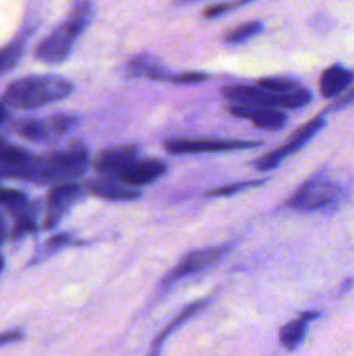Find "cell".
<instances>
[{
	"label": "cell",
	"instance_id": "1",
	"mask_svg": "<svg viewBox=\"0 0 354 356\" xmlns=\"http://www.w3.org/2000/svg\"><path fill=\"white\" fill-rule=\"evenodd\" d=\"M89 163V149L82 143L59 148L45 156H33L24 169V181L37 184H65L82 176Z\"/></svg>",
	"mask_w": 354,
	"mask_h": 356
},
{
	"label": "cell",
	"instance_id": "2",
	"mask_svg": "<svg viewBox=\"0 0 354 356\" xmlns=\"http://www.w3.org/2000/svg\"><path fill=\"white\" fill-rule=\"evenodd\" d=\"M69 80L59 75H33L14 80L3 92V103L17 110H33L56 103L71 94Z\"/></svg>",
	"mask_w": 354,
	"mask_h": 356
},
{
	"label": "cell",
	"instance_id": "3",
	"mask_svg": "<svg viewBox=\"0 0 354 356\" xmlns=\"http://www.w3.org/2000/svg\"><path fill=\"white\" fill-rule=\"evenodd\" d=\"M92 17V6L83 0L71 13L68 21L56 28L37 47V58L44 63H62L71 52L76 37L82 33Z\"/></svg>",
	"mask_w": 354,
	"mask_h": 356
},
{
	"label": "cell",
	"instance_id": "4",
	"mask_svg": "<svg viewBox=\"0 0 354 356\" xmlns=\"http://www.w3.org/2000/svg\"><path fill=\"white\" fill-rule=\"evenodd\" d=\"M222 96L231 101L233 104L243 106H264V108H287L295 110L311 103L312 96L307 89L297 87L290 92H269L260 87L250 86H229L222 89Z\"/></svg>",
	"mask_w": 354,
	"mask_h": 356
},
{
	"label": "cell",
	"instance_id": "5",
	"mask_svg": "<svg viewBox=\"0 0 354 356\" xmlns=\"http://www.w3.org/2000/svg\"><path fill=\"white\" fill-rule=\"evenodd\" d=\"M340 197L339 184L328 177H312L307 179L288 200V207L297 211H316L335 204Z\"/></svg>",
	"mask_w": 354,
	"mask_h": 356
},
{
	"label": "cell",
	"instance_id": "6",
	"mask_svg": "<svg viewBox=\"0 0 354 356\" xmlns=\"http://www.w3.org/2000/svg\"><path fill=\"white\" fill-rule=\"evenodd\" d=\"M231 249V243H224V245L210 247V249H200L193 250V252L187 254L186 257L179 261L176 268L167 275L162 280V287H172L174 284H177L183 278L189 277V275L198 273L201 270H207L208 266H212L214 263H217L224 254L229 252Z\"/></svg>",
	"mask_w": 354,
	"mask_h": 356
},
{
	"label": "cell",
	"instance_id": "7",
	"mask_svg": "<svg viewBox=\"0 0 354 356\" xmlns=\"http://www.w3.org/2000/svg\"><path fill=\"white\" fill-rule=\"evenodd\" d=\"M259 141H233V139H170L165 148L174 155H200V153L233 152V149L259 148Z\"/></svg>",
	"mask_w": 354,
	"mask_h": 356
},
{
	"label": "cell",
	"instance_id": "8",
	"mask_svg": "<svg viewBox=\"0 0 354 356\" xmlns=\"http://www.w3.org/2000/svg\"><path fill=\"white\" fill-rule=\"evenodd\" d=\"M323 125H325V117H323V115L311 118L307 124L302 125L298 131H295V134L292 136V139L287 145L274 149V152L266 153V155L260 156L259 160H255V167L259 170H271L274 169V167H278L288 155H294V153L298 152L302 146L307 145V143L311 141V138H314V136L321 131Z\"/></svg>",
	"mask_w": 354,
	"mask_h": 356
},
{
	"label": "cell",
	"instance_id": "9",
	"mask_svg": "<svg viewBox=\"0 0 354 356\" xmlns=\"http://www.w3.org/2000/svg\"><path fill=\"white\" fill-rule=\"evenodd\" d=\"M76 117L71 115H54L47 118H30L21 120L17 124V134L30 141H47V139L59 138L71 131L76 125Z\"/></svg>",
	"mask_w": 354,
	"mask_h": 356
},
{
	"label": "cell",
	"instance_id": "10",
	"mask_svg": "<svg viewBox=\"0 0 354 356\" xmlns=\"http://www.w3.org/2000/svg\"><path fill=\"white\" fill-rule=\"evenodd\" d=\"M82 197V188L75 183L58 184L51 190L45 200V216H44V228H54L59 219L66 214L69 207Z\"/></svg>",
	"mask_w": 354,
	"mask_h": 356
},
{
	"label": "cell",
	"instance_id": "11",
	"mask_svg": "<svg viewBox=\"0 0 354 356\" xmlns=\"http://www.w3.org/2000/svg\"><path fill=\"white\" fill-rule=\"evenodd\" d=\"M167 172L165 162L156 159H135L134 162L128 163L127 167L115 174V179L120 181L121 184L127 186H144V184L155 183L156 179Z\"/></svg>",
	"mask_w": 354,
	"mask_h": 356
},
{
	"label": "cell",
	"instance_id": "12",
	"mask_svg": "<svg viewBox=\"0 0 354 356\" xmlns=\"http://www.w3.org/2000/svg\"><path fill=\"white\" fill-rule=\"evenodd\" d=\"M233 117L245 118L252 122L255 127L262 131H280L287 124V115L278 108H264V106H243V104H231L228 108Z\"/></svg>",
	"mask_w": 354,
	"mask_h": 356
},
{
	"label": "cell",
	"instance_id": "13",
	"mask_svg": "<svg viewBox=\"0 0 354 356\" xmlns=\"http://www.w3.org/2000/svg\"><path fill=\"white\" fill-rule=\"evenodd\" d=\"M139 148L134 145H124V146H115V148L104 149L96 160H94V169L99 174L106 176H115L120 172L124 167L128 163L134 162L137 159Z\"/></svg>",
	"mask_w": 354,
	"mask_h": 356
},
{
	"label": "cell",
	"instance_id": "14",
	"mask_svg": "<svg viewBox=\"0 0 354 356\" xmlns=\"http://www.w3.org/2000/svg\"><path fill=\"white\" fill-rule=\"evenodd\" d=\"M87 190H89V193L110 202H130L141 197V193L135 188L121 184L120 181L110 179V177H101V179L89 181L87 183Z\"/></svg>",
	"mask_w": 354,
	"mask_h": 356
},
{
	"label": "cell",
	"instance_id": "15",
	"mask_svg": "<svg viewBox=\"0 0 354 356\" xmlns=\"http://www.w3.org/2000/svg\"><path fill=\"white\" fill-rule=\"evenodd\" d=\"M354 80V72L344 68L340 65H333L323 72L321 79H319V90H321L323 97L328 99H339L344 94V90L351 86Z\"/></svg>",
	"mask_w": 354,
	"mask_h": 356
},
{
	"label": "cell",
	"instance_id": "16",
	"mask_svg": "<svg viewBox=\"0 0 354 356\" xmlns=\"http://www.w3.org/2000/svg\"><path fill=\"white\" fill-rule=\"evenodd\" d=\"M208 301H210V299H200V301L189 302V305H187L186 308H184L183 312H180L179 315H177L176 318H174L172 322H170L169 325H167L165 329L158 334V336H156V339L153 341L151 350H149L148 356H160V353H162L163 343H165V341L169 339V337L172 336V334L179 329V327H183L187 320H191L194 315H198V313H200L201 309L208 305Z\"/></svg>",
	"mask_w": 354,
	"mask_h": 356
},
{
	"label": "cell",
	"instance_id": "17",
	"mask_svg": "<svg viewBox=\"0 0 354 356\" xmlns=\"http://www.w3.org/2000/svg\"><path fill=\"white\" fill-rule=\"evenodd\" d=\"M127 73L130 76H137V79H149V80H167L169 82L170 73L167 72L165 66L155 59L153 56L142 54L135 56L128 61Z\"/></svg>",
	"mask_w": 354,
	"mask_h": 356
},
{
	"label": "cell",
	"instance_id": "18",
	"mask_svg": "<svg viewBox=\"0 0 354 356\" xmlns=\"http://www.w3.org/2000/svg\"><path fill=\"white\" fill-rule=\"evenodd\" d=\"M319 313L311 312V313H302L298 315L294 322L287 323L285 327H281L280 330V343L283 344L287 350L294 351L301 346V343L305 337V330H307V323L311 320L318 318Z\"/></svg>",
	"mask_w": 354,
	"mask_h": 356
},
{
	"label": "cell",
	"instance_id": "19",
	"mask_svg": "<svg viewBox=\"0 0 354 356\" xmlns=\"http://www.w3.org/2000/svg\"><path fill=\"white\" fill-rule=\"evenodd\" d=\"M260 30H262L260 21H250V23L239 24L238 28H235V30H231L226 35V42L228 44H239V42H245L248 38L255 37L257 33H260Z\"/></svg>",
	"mask_w": 354,
	"mask_h": 356
},
{
	"label": "cell",
	"instance_id": "20",
	"mask_svg": "<svg viewBox=\"0 0 354 356\" xmlns=\"http://www.w3.org/2000/svg\"><path fill=\"white\" fill-rule=\"evenodd\" d=\"M23 54V45L10 44L0 51V75L10 72Z\"/></svg>",
	"mask_w": 354,
	"mask_h": 356
},
{
	"label": "cell",
	"instance_id": "21",
	"mask_svg": "<svg viewBox=\"0 0 354 356\" xmlns=\"http://www.w3.org/2000/svg\"><path fill=\"white\" fill-rule=\"evenodd\" d=\"M259 87L264 90H269V92H290L298 87L297 82L290 79H283V76H269V79H260Z\"/></svg>",
	"mask_w": 354,
	"mask_h": 356
},
{
	"label": "cell",
	"instance_id": "22",
	"mask_svg": "<svg viewBox=\"0 0 354 356\" xmlns=\"http://www.w3.org/2000/svg\"><path fill=\"white\" fill-rule=\"evenodd\" d=\"M30 156V153L23 148L9 145L6 139L0 138V162L2 163H19Z\"/></svg>",
	"mask_w": 354,
	"mask_h": 356
},
{
	"label": "cell",
	"instance_id": "23",
	"mask_svg": "<svg viewBox=\"0 0 354 356\" xmlns=\"http://www.w3.org/2000/svg\"><path fill=\"white\" fill-rule=\"evenodd\" d=\"M264 181H239V183H233V184H226L222 188H215L208 193V197H231V195L242 193L243 190H250V188H257L260 186Z\"/></svg>",
	"mask_w": 354,
	"mask_h": 356
},
{
	"label": "cell",
	"instance_id": "24",
	"mask_svg": "<svg viewBox=\"0 0 354 356\" xmlns=\"http://www.w3.org/2000/svg\"><path fill=\"white\" fill-rule=\"evenodd\" d=\"M207 79H208L207 73L184 72V73H179V75H170L169 82H174V83H200V82H205Z\"/></svg>",
	"mask_w": 354,
	"mask_h": 356
},
{
	"label": "cell",
	"instance_id": "25",
	"mask_svg": "<svg viewBox=\"0 0 354 356\" xmlns=\"http://www.w3.org/2000/svg\"><path fill=\"white\" fill-rule=\"evenodd\" d=\"M248 2H252V0H238V2H235V3H217V6H212V7H208V9H205L203 16L205 17L221 16V14L228 13L229 9H235V7L242 6V3H248Z\"/></svg>",
	"mask_w": 354,
	"mask_h": 356
},
{
	"label": "cell",
	"instance_id": "26",
	"mask_svg": "<svg viewBox=\"0 0 354 356\" xmlns=\"http://www.w3.org/2000/svg\"><path fill=\"white\" fill-rule=\"evenodd\" d=\"M69 240H71V235H68V233H61V235H58V236H52V238L45 243L44 249L47 250V254H49V252H52V250H58V249H61V247H65L66 243H69Z\"/></svg>",
	"mask_w": 354,
	"mask_h": 356
},
{
	"label": "cell",
	"instance_id": "27",
	"mask_svg": "<svg viewBox=\"0 0 354 356\" xmlns=\"http://www.w3.org/2000/svg\"><path fill=\"white\" fill-rule=\"evenodd\" d=\"M351 104H354V87L351 90H347V92H344L342 96H340L339 99H337L335 103L328 108V110H332V111L342 110V108L351 106Z\"/></svg>",
	"mask_w": 354,
	"mask_h": 356
},
{
	"label": "cell",
	"instance_id": "28",
	"mask_svg": "<svg viewBox=\"0 0 354 356\" xmlns=\"http://www.w3.org/2000/svg\"><path fill=\"white\" fill-rule=\"evenodd\" d=\"M24 334L21 330H9V332L0 334V346H6V344L16 343V341L23 339Z\"/></svg>",
	"mask_w": 354,
	"mask_h": 356
},
{
	"label": "cell",
	"instance_id": "29",
	"mask_svg": "<svg viewBox=\"0 0 354 356\" xmlns=\"http://www.w3.org/2000/svg\"><path fill=\"white\" fill-rule=\"evenodd\" d=\"M7 118H9V111H7L6 104L0 103V127H2V124L7 120Z\"/></svg>",
	"mask_w": 354,
	"mask_h": 356
},
{
	"label": "cell",
	"instance_id": "30",
	"mask_svg": "<svg viewBox=\"0 0 354 356\" xmlns=\"http://www.w3.org/2000/svg\"><path fill=\"white\" fill-rule=\"evenodd\" d=\"M3 240H6V225H3V221L0 219V245L3 243Z\"/></svg>",
	"mask_w": 354,
	"mask_h": 356
},
{
	"label": "cell",
	"instance_id": "31",
	"mask_svg": "<svg viewBox=\"0 0 354 356\" xmlns=\"http://www.w3.org/2000/svg\"><path fill=\"white\" fill-rule=\"evenodd\" d=\"M3 270V257H0V273H2Z\"/></svg>",
	"mask_w": 354,
	"mask_h": 356
},
{
	"label": "cell",
	"instance_id": "32",
	"mask_svg": "<svg viewBox=\"0 0 354 356\" xmlns=\"http://www.w3.org/2000/svg\"><path fill=\"white\" fill-rule=\"evenodd\" d=\"M180 2H186V0H180Z\"/></svg>",
	"mask_w": 354,
	"mask_h": 356
}]
</instances>
